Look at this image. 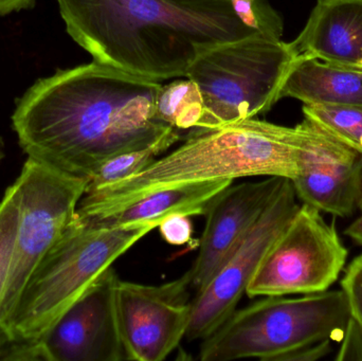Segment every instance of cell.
Listing matches in <instances>:
<instances>
[{"label":"cell","instance_id":"1","mask_svg":"<svg viewBox=\"0 0 362 361\" xmlns=\"http://www.w3.org/2000/svg\"><path fill=\"white\" fill-rule=\"evenodd\" d=\"M160 87L97 61L59 70L18 99L13 129L29 158L89 180L108 159L173 129L155 117Z\"/></svg>","mask_w":362,"mask_h":361},{"label":"cell","instance_id":"2","mask_svg":"<svg viewBox=\"0 0 362 361\" xmlns=\"http://www.w3.org/2000/svg\"><path fill=\"white\" fill-rule=\"evenodd\" d=\"M72 40L93 57L146 80L185 78L204 51L259 33L231 0H57Z\"/></svg>","mask_w":362,"mask_h":361},{"label":"cell","instance_id":"3","mask_svg":"<svg viewBox=\"0 0 362 361\" xmlns=\"http://www.w3.org/2000/svg\"><path fill=\"white\" fill-rule=\"evenodd\" d=\"M319 127L304 118L295 127L255 118L213 129H193L180 148L139 173L93 190L81 199V218H95L169 187L218 179L281 177L293 180L310 163Z\"/></svg>","mask_w":362,"mask_h":361},{"label":"cell","instance_id":"4","mask_svg":"<svg viewBox=\"0 0 362 361\" xmlns=\"http://www.w3.org/2000/svg\"><path fill=\"white\" fill-rule=\"evenodd\" d=\"M155 228L144 223L100 226L76 211L30 277L6 326V343L40 338L100 276Z\"/></svg>","mask_w":362,"mask_h":361},{"label":"cell","instance_id":"5","mask_svg":"<svg viewBox=\"0 0 362 361\" xmlns=\"http://www.w3.org/2000/svg\"><path fill=\"white\" fill-rule=\"evenodd\" d=\"M349 320L350 312L342 290L296 298L265 297L234 312L202 341L198 360L281 361L302 348L341 341Z\"/></svg>","mask_w":362,"mask_h":361},{"label":"cell","instance_id":"6","mask_svg":"<svg viewBox=\"0 0 362 361\" xmlns=\"http://www.w3.org/2000/svg\"><path fill=\"white\" fill-rule=\"evenodd\" d=\"M289 42L255 33L202 52L185 78L199 87L206 106L204 129L266 114L297 61Z\"/></svg>","mask_w":362,"mask_h":361},{"label":"cell","instance_id":"7","mask_svg":"<svg viewBox=\"0 0 362 361\" xmlns=\"http://www.w3.org/2000/svg\"><path fill=\"white\" fill-rule=\"evenodd\" d=\"M89 180L29 158L15 182L19 220L14 252L2 302L6 329L33 271L78 211Z\"/></svg>","mask_w":362,"mask_h":361},{"label":"cell","instance_id":"8","mask_svg":"<svg viewBox=\"0 0 362 361\" xmlns=\"http://www.w3.org/2000/svg\"><path fill=\"white\" fill-rule=\"evenodd\" d=\"M348 256L334 224L301 203L266 254L246 295L255 298L325 292L339 279Z\"/></svg>","mask_w":362,"mask_h":361},{"label":"cell","instance_id":"9","mask_svg":"<svg viewBox=\"0 0 362 361\" xmlns=\"http://www.w3.org/2000/svg\"><path fill=\"white\" fill-rule=\"evenodd\" d=\"M112 267L100 276L35 341L10 343L2 360H127L116 313V283Z\"/></svg>","mask_w":362,"mask_h":361},{"label":"cell","instance_id":"10","mask_svg":"<svg viewBox=\"0 0 362 361\" xmlns=\"http://www.w3.org/2000/svg\"><path fill=\"white\" fill-rule=\"evenodd\" d=\"M300 206L293 182L285 178L259 220L206 288L194 297L187 341L208 338L236 311L266 254Z\"/></svg>","mask_w":362,"mask_h":361},{"label":"cell","instance_id":"11","mask_svg":"<svg viewBox=\"0 0 362 361\" xmlns=\"http://www.w3.org/2000/svg\"><path fill=\"white\" fill-rule=\"evenodd\" d=\"M189 273L160 285L118 279L116 313L127 360L163 361L187 335L191 321Z\"/></svg>","mask_w":362,"mask_h":361},{"label":"cell","instance_id":"12","mask_svg":"<svg viewBox=\"0 0 362 361\" xmlns=\"http://www.w3.org/2000/svg\"><path fill=\"white\" fill-rule=\"evenodd\" d=\"M285 178L230 184L206 210L198 254L187 271L192 290L202 292L259 220Z\"/></svg>","mask_w":362,"mask_h":361},{"label":"cell","instance_id":"13","mask_svg":"<svg viewBox=\"0 0 362 361\" xmlns=\"http://www.w3.org/2000/svg\"><path fill=\"white\" fill-rule=\"evenodd\" d=\"M289 46L297 57L362 68V0H318Z\"/></svg>","mask_w":362,"mask_h":361},{"label":"cell","instance_id":"14","mask_svg":"<svg viewBox=\"0 0 362 361\" xmlns=\"http://www.w3.org/2000/svg\"><path fill=\"white\" fill-rule=\"evenodd\" d=\"M291 182L304 205L321 213L348 218L361 199V154L344 144L308 165Z\"/></svg>","mask_w":362,"mask_h":361},{"label":"cell","instance_id":"15","mask_svg":"<svg viewBox=\"0 0 362 361\" xmlns=\"http://www.w3.org/2000/svg\"><path fill=\"white\" fill-rule=\"evenodd\" d=\"M233 182L231 179H218L159 189L110 213L95 218H82L100 226L112 227L144 223L156 225L158 228L165 218L175 214L189 218L204 215L213 199L233 184Z\"/></svg>","mask_w":362,"mask_h":361},{"label":"cell","instance_id":"16","mask_svg":"<svg viewBox=\"0 0 362 361\" xmlns=\"http://www.w3.org/2000/svg\"><path fill=\"white\" fill-rule=\"evenodd\" d=\"M282 97H293L304 105L362 107V68L298 57L281 88Z\"/></svg>","mask_w":362,"mask_h":361},{"label":"cell","instance_id":"17","mask_svg":"<svg viewBox=\"0 0 362 361\" xmlns=\"http://www.w3.org/2000/svg\"><path fill=\"white\" fill-rule=\"evenodd\" d=\"M206 106L199 87L191 78L161 85L155 102L157 120L177 131L204 129Z\"/></svg>","mask_w":362,"mask_h":361},{"label":"cell","instance_id":"18","mask_svg":"<svg viewBox=\"0 0 362 361\" xmlns=\"http://www.w3.org/2000/svg\"><path fill=\"white\" fill-rule=\"evenodd\" d=\"M182 138L180 131L170 129L159 139L146 148L129 150L108 159L89 179L87 190L100 188L117 180L129 177L146 169L159 155L169 150Z\"/></svg>","mask_w":362,"mask_h":361},{"label":"cell","instance_id":"19","mask_svg":"<svg viewBox=\"0 0 362 361\" xmlns=\"http://www.w3.org/2000/svg\"><path fill=\"white\" fill-rule=\"evenodd\" d=\"M304 117L322 126L349 148L361 153L362 107L315 104L303 106Z\"/></svg>","mask_w":362,"mask_h":361},{"label":"cell","instance_id":"20","mask_svg":"<svg viewBox=\"0 0 362 361\" xmlns=\"http://www.w3.org/2000/svg\"><path fill=\"white\" fill-rule=\"evenodd\" d=\"M18 220V192L16 186L12 184L0 203V347L6 343L1 319L2 302L14 252Z\"/></svg>","mask_w":362,"mask_h":361},{"label":"cell","instance_id":"21","mask_svg":"<svg viewBox=\"0 0 362 361\" xmlns=\"http://www.w3.org/2000/svg\"><path fill=\"white\" fill-rule=\"evenodd\" d=\"M341 290L348 302L351 319L362 330V254L346 268L341 280Z\"/></svg>","mask_w":362,"mask_h":361},{"label":"cell","instance_id":"22","mask_svg":"<svg viewBox=\"0 0 362 361\" xmlns=\"http://www.w3.org/2000/svg\"><path fill=\"white\" fill-rule=\"evenodd\" d=\"M158 228L163 239L174 246L187 245L193 237V226L189 216L181 214L165 218Z\"/></svg>","mask_w":362,"mask_h":361},{"label":"cell","instance_id":"23","mask_svg":"<svg viewBox=\"0 0 362 361\" xmlns=\"http://www.w3.org/2000/svg\"><path fill=\"white\" fill-rule=\"evenodd\" d=\"M341 341V347L336 356V360L362 361V330L351 318Z\"/></svg>","mask_w":362,"mask_h":361},{"label":"cell","instance_id":"24","mask_svg":"<svg viewBox=\"0 0 362 361\" xmlns=\"http://www.w3.org/2000/svg\"><path fill=\"white\" fill-rule=\"evenodd\" d=\"M333 341H325L302 348L283 357L281 361H316L322 360L333 351Z\"/></svg>","mask_w":362,"mask_h":361},{"label":"cell","instance_id":"25","mask_svg":"<svg viewBox=\"0 0 362 361\" xmlns=\"http://www.w3.org/2000/svg\"><path fill=\"white\" fill-rule=\"evenodd\" d=\"M346 235L362 248V214L346 229Z\"/></svg>","mask_w":362,"mask_h":361},{"label":"cell","instance_id":"26","mask_svg":"<svg viewBox=\"0 0 362 361\" xmlns=\"http://www.w3.org/2000/svg\"><path fill=\"white\" fill-rule=\"evenodd\" d=\"M358 208H359V209L361 210V212H362V195H361V201H359Z\"/></svg>","mask_w":362,"mask_h":361},{"label":"cell","instance_id":"27","mask_svg":"<svg viewBox=\"0 0 362 361\" xmlns=\"http://www.w3.org/2000/svg\"><path fill=\"white\" fill-rule=\"evenodd\" d=\"M1 159H2V153H1V150H0V161H1Z\"/></svg>","mask_w":362,"mask_h":361}]
</instances>
